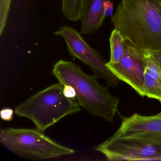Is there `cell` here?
<instances>
[{"label":"cell","instance_id":"cell-6","mask_svg":"<svg viewBox=\"0 0 161 161\" xmlns=\"http://www.w3.org/2000/svg\"><path fill=\"white\" fill-rule=\"evenodd\" d=\"M109 161L161 160V146L132 139L110 137L95 148Z\"/></svg>","mask_w":161,"mask_h":161},{"label":"cell","instance_id":"cell-14","mask_svg":"<svg viewBox=\"0 0 161 161\" xmlns=\"http://www.w3.org/2000/svg\"><path fill=\"white\" fill-rule=\"evenodd\" d=\"M63 93L68 98L76 100V93L75 89L71 86L64 85Z\"/></svg>","mask_w":161,"mask_h":161},{"label":"cell","instance_id":"cell-1","mask_svg":"<svg viewBox=\"0 0 161 161\" xmlns=\"http://www.w3.org/2000/svg\"><path fill=\"white\" fill-rule=\"evenodd\" d=\"M111 19L124 40L144 52L161 51L159 0H121Z\"/></svg>","mask_w":161,"mask_h":161},{"label":"cell","instance_id":"cell-12","mask_svg":"<svg viewBox=\"0 0 161 161\" xmlns=\"http://www.w3.org/2000/svg\"><path fill=\"white\" fill-rule=\"evenodd\" d=\"M83 0H62V12L69 20L76 21L80 19Z\"/></svg>","mask_w":161,"mask_h":161},{"label":"cell","instance_id":"cell-10","mask_svg":"<svg viewBox=\"0 0 161 161\" xmlns=\"http://www.w3.org/2000/svg\"><path fill=\"white\" fill-rule=\"evenodd\" d=\"M145 53L147 60L144 71L145 96L161 103V69L150 55Z\"/></svg>","mask_w":161,"mask_h":161},{"label":"cell","instance_id":"cell-5","mask_svg":"<svg viewBox=\"0 0 161 161\" xmlns=\"http://www.w3.org/2000/svg\"><path fill=\"white\" fill-rule=\"evenodd\" d=\"M54 34L64 39L70 55L89 67L97 79L105 81L109 87L117 86L120 80L109 69L99 53L92 49L75 29L64 26Z\"/></svg>","mask_w":161,"mask_h":161},{"label":"cell","instance_id":"cell-16","mask_svg":"<svg viewBox=\"0 0 161 161\" xmlns=\"http://www.w3.org/2000/svg\"><path fill=\"white\" fill-rule=\"evenodd\" d=\"M114 11V4L113 3L109 0L104 3L103 5V12L105 17L112 16Z\"/></svg>","mask_w":161,"mask_h":161},{"label":"cell","instance_id":"cell-18","mask_svg":"<svg viewBox=\"0 0 161 161\" xmlns=\"http://www.w3.org/2000/svg\"><path fill=\"white\" fill-rule=\"evenodd\" d=\"M159 1H160L161 2V0H159Z\"/></svg>","mask_w":161,"mask_h":161},{"label":"cell","instance_id":"cell-3","mask_svg":"<svg viewBox=\"0 0 161 161\" xmlns=\"http://www.w3.org/2000/svg\"><path fill=\"white\" fill-rule=\"evenodd\" d=\"M63 88L59 82L50 86L17 106L15 114L29 119L44 132L63 118L81 111L77 101L65 97Z\"/></svg>","mask_w":161,"mask_h":161},{"label":"cell","instance_id":"cell-13","mask_svg":"<svg viewBox=\"0 0 161 161\" xmlns=\"http://www.w3.org/2000/svg\"><path fill=\"white\" fill-rule=\"evenodd\" d=\"M12 0H0V36L4 31L8 14L10 11Z\"/></svg>","mask_w":161,"mask_h":161},{"label":"cell","instance_id":"cell-11","mask_svg":"<svg viewBox=\"0 0 161 161\" xmlns=\"http://www.w3.org/2000/svg\"><path fill=\"white\" fill-rule=\"evenodd\" d=\"M110 61L108 63L116 64L119 63L124 54L125 51L124 39L121 34L117 30L114 29L110 38Z\"/></svg>","mask_w":161,"mask_h":161},{"label":"cell","instance_id":"cell-4","mask_svg":"<svg viewBox=\"0 0 161 161\" xmlns=\"http://www.w3.org/2000/svg\"><path fill=\"white\" fill-rule=\"evenodd\" d=\"M0 142L15 155L29 160L54 159L76 152L37 130L8 128L0 130Z\"/></svg>","mask_w":161,"mask_h":161},{"label":"cell","instance_id":"cell-9","mask_svg":"<svg viewBox=\"0 0 161 161\" xmlns=\"http://www.w3.org/2000/svg\"><path fill=\"white\" fill-rule=\"evenodd\" d=\"M107 1L109 0H83L80 34H93L99 29L105 18L103 5Z\"/></svg>","mask_w":161,"mask_h":161},{"label":"cell","instance_id":"cell-2","mask_svg":"<svg viewBox=\"0 0 161 161\" xmlns=\"http://www.w3.org/2000/svg\"><path fill=\"white\" fill-rule=\"evenodd\" d=\"M52 74L61 84L74 88L80 106L95 116L113 121L117 113L119 99L110 94L109 86L100 85L95 75L86 74L78 65L63 60L55 64Z\"/></svg>","mask_w":161,"mask_h":161},{"label":"cell","instance_id":"cell-17","mask_svg":"<svg viewBox=\"0 0 161 161\" xmlns=\"http://www.w3.org/2000/svg\"><path fill=\"white\" fill-rule=\"evenodd\" d=\"M146 53H147L150 55L152 58L155 61V63L158 64L161 69V51Z\"/></svg>","mask_w":161,"mask_h":161},{"label":"cell","instance_id":"cell-19","mask_svg":"<svg viewBox=\"0 0 161 161\" xmlns=\"http://www.w3.org/2000/svg\"><path fill=\"white\" fill-rule=\"evenodd\" d=\"M160 114H161V112H160Z\"/></svg>","mask_w":161,"mask_h":161},{"label":"cell","instance_id":"cell-15","mask_svg":"<svg viewBox=\"0 0 161 161\" xmlns=\"http://www.w3.org/2000/svg\"><path fill=\"white\" fill-rule=\"evenodd\" d=\"M14 113V110L13 109L10 108H5L1 110L0 115L3 120L10 121L13 119Z\"/></svg>","mask_w":161,"mask_h":161},{"label":"cell","instance_id":"cell-8","mask_svg":"<svg viewBox=\"0 0 161 161\" xmlns=\"http://www.w3.org/2000/svg\"><path fill=\"white\" fill-rule=\"evenodd\" d=\"M111 137L135 139L161 146V114L144 116L135 114L122 117L120 127Z\"/></svg>","mask_w":161,"mask_h":161},{"label":"cell","instance_id":"cell-7","mask_svg":"<svg viewBox=\"0 0 161 161\" xmlns=\"http://www.w3.org/2000/svg\"><path fill=\"white\" fill-rule=\"evenodd\" d=\"M123 57L116 64L106 63L109 69L120 80L131 86L140 96L145 97L144 71L146 54L129 40H124Z\"/></svg>","mask_w":161,"mask_h":161}]
</instances>
